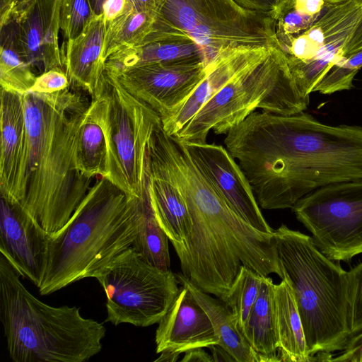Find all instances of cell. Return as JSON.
I'll list each match as a JSON object with an SVG mask.
<instances>
[{
    "label": "cell",
    "instance_id": "cell-14",
    "mask_svg": "<svg viewBox=\"0 0 362 362\" xmlns=\"http://www.w3.org/2000/svg\"><path fill=\"white\" fill-rule=\"evenodd\" d=\"M59 6L60 0H25L9 20L22 54L37 75L55 68L65 69L59 42Z\"/></svg>",
    "mask_w": 362,
    "mask_h": 362
},
{
    "label": "cell",
    "instance_id": "cell-8",
    "mask_svg": "<svg viewBox=\"0 0 362 362\" xmlns=\"http://www.w3.org/2000/svg\"><path fill=\"white\" fill-rule=\"evenodd\" d=\"M156 11L151 42H194L206 65L230 49L279 45L271 15L245 9L234 0H156Z\"/></svg>",
    "mask_w": 362,
    "mask_h": 362
},
{
    "label": "cell",
    "instance_id": "cell-17",
    "mask_svg": "<svg viewBox=\"0 0 362 362\" xmlns=\"http://www.w3.org/2000/svg\"><path fill=\"white\" fill-rule=\"evenodd\" d=\"M155 341L156 354L164 351L184 354L193 348L218 344L208 315L183 286L158 322Z\"/></svg>",
    "mask_w": 362,
    "mask_h": 362
},
{
    "label": "cell",
    "instance_id": "cell-5",
    "mask_svg": "<svg viewBox=\"0 0 362 362\" xmlns=\"http://www.w3.org/2000/svg\"><path fill=\"white\" fill-rule=\"evenodd\" d=\"M20 271L0 255V319L14 362H84L103 348L106 329L80 308L54 307L32 295Z\"/></svg>",
    "mask_w": 362,
    "mask_h": 362
},
{
    "label": "cell",
    "instance_id": "cell-15",
    "mask_svg": "<svg viewBox=\"0 0 362 362\" xmlns=\"http://www.w3.org/2000/svg\"><path fill=\"white\" fill-rule=\"evenodd\" d=\"M49 237L19 203L1 196L0 252L37 288L45 274Z\"/></svg>",
    "mask_w": 362,
    "mask_h": 362
},
{
    "label": "cell",
    "instance_id": "cell-35",
    "mask_svg": "<svg viewBox=\"0 0 362 362\" xmlns=\"http://www.w3.org/2000/svg\"><path fill=\"white\" fill-rule=\"evenodd\" d=\"M331 361L362 362V332L351 337L344 349Z\"/></svg>",
    "mask_w": 362,
    "mask_h": 362
},
{
    "label": "cell",
    "instance_id": "cell-36",
    "mask_svg": "<svg viewBox=\"0 0 362 362\" xmlns=\"http://www.w3.org/2000/svg\"><path fill=\"white\" fill-rule=\"evenodd\" d=\"M129 6L127 0H105L101 13L105 25L122 16Z\"/></svg>",
    "mask_w": 362,
    "mask_h": 362
},
{
    "label": "cell",
    "instance_id": "cell-45",
    "mask_svg": "<svg viewBox=\"0 0 362 362\" xmlns=\"http://www.w3.org/2000/svg\"><path fill=\"white\" fill-rule=\"evenodd\" d=\"M345 0H325L326 2H337V1H341Z\"/></svg>",
    "mask_w": 362,
    "mask_h": 362
},
{
    "label": "cell",
    "instance_id": "cell-37",
    "mask_svg": "<svg viewBox=\"0 0 362 362\" xmlns=\"http://www.w3.org/2000/svg\"><path fill=\"white\" fill-rule=\"evenodd\" d=\"M293 7L308 16L318 18L325 6V0H292Z\"/></svg>",
    "mask_w": 362,
    "mask_h": 362
},
{
    "label": "cell",
    "instance_id": "cell-38",
    "mask_svg": "<svg viewBox=\"0 0 362 362\" xmlns=\"http://www.w3.org/2000/svg\"><path fill=\"white\" fill-rule=\"evenodd\" d=\"M362 51V14L351 35L349 42L345 46L344 57H348Z\"/></svg>",
    "mask_w": 362,
    "mask_h": 362
},
{
    "label": "cell",
    "instance_id": "cell-18",
    "mask_svg": "<svg viewBox=\"0 0 362 362\" xmlns=\"http://www.w3.org/2000/svg\"><path fill=\"white\" fill-rule=\"evenodd\" d=\"M1 196L13 201L26 144L23 95L1 88Z\"/></svg>",
    "mask_w": 362,
    "mask_h": 362
},
{
    "label": "cell",
    "instance_id": "cell-7",
    "mask_svg": "<svg viewBox=\"0 0 362 362\" xmlns=\"http://www.w3.org/2000/svg\"><path fill=\"white\" fill-rule=\"evenodd\" d=\"M309 104L291 74L280 45L254 47L240 69L173 136L206 143L211 130L226 134L257 109L276 115L302 112Z\"/></svg>",
    "mask_w": 362,
    "mask_h": 362
},
{
    "label": "cell",
    "instance_id": "cell-43",
    "mask_svg": "<svg viewBox=\"0 0 362 362\" xmlns=\"http://www.w3.org/2000/svg\"><path fill=\"white\" fill-rule=\"evenodd\" d=\"M160 356L154 360L156 362H175L177 361L182 354L177 351H162Z\"/></svg>",
    "mask_w": 362,
    "mask_h": 362
},
{
    "label": "cell",
    "instance_id": "cell-19",
    "mask_svg": "<svg viewBox=\"0 0 362 362\" xmlns=\"http://www.w3.org/2000/svg\"><path fill=\"white\" fill-rule=\"evenodd\" d=\"M105 29L103 14L95 15L81 35L62 47L71 86L86 91L91 100L98 95L105 70L102 57Z\"/></svg>",
    "mask_w": 362,
    "mask_h": 362
},
{
    "label": "cell",
    "instance_id": "cell-41",
    "mask_svg": "<svg viewBox=\"0 0 362 362\" xmlns=\"http://www.w3.org/2000/svg\"><path fill=\"white\" fill-rule=\"evenodd\" d=\"M209 349L211 350L213 361H235L233 356L218 344L211 345Z\"/></svg>",
    "mask_w": 362,
    "mask_h": 362
},
{
    "label": "cell",
    "instance_id": "cell-44",
    "mask_svg": "<svg viewBox=\"0 0 362 362\" xmlns=\"http://www.w3.org/2000/svg\"><path fill=\"white\" fill-rule=\"evenodd\" d=\"M93 11L95 15H100L102 13L103 5L105 0H90Z\"/></svg>",
    "mask_w": 362,
    "mask_h": 362
},
{
    "label": "cell",
    "instance_id": "cell-23",
    "mask_svg": "<svg viewBox=\"0 0 362 362\" xmlns=\"http://www.w3.org/2000/svg\"><path fill=\"white\" fill-rule=\"evenodd\" d=\"M279 355L281 361L311 362L301 318L288 280L274 284Z\"/></svg>",
    "mask_w": 362,
    "mask_h": 362
},
{
    "label": "cell",
    "instance_id": "cell-24",
    "mask_svg": "<svg viewBox=\"0 0 362 362\" xmlns=\"http://www.w3.org/2000/svg\"><path fill=\"white\" fill-rule=\"evenodd\" d=\"M102 100L98 96L90 104L81 124L75 146L78 170L86 177H105L107 172V146L101 122Z\"/></svg>",
    "mask_w": 362,
    "mask_h": 362
},
{
    "label": "cell",
    "instance_id": "cell-34",
    "mask_svg": "<svg viewBox=\"0 0 362 362\" xmlns=\"http://www.w3.org/2000/svg\"><path fill=\"white\" fill-rule=\"evenodd\" d=\"M245 9L271 15L276 20L289 0H234Z\"/></svg>",
    "mask_w": 362,
    "mask_h": 362
},
{
    "label": "cell",
    "instance_id": "cell-9",
    "mask_svg": "<svg viewBox=\"0 0 362 362\" xmlns=\"http://www.w3.org/2000/svg\"><path fill=\"white\" fill-rule=\"evenodd\" d=\"M98 96L102 100L101 122L107 146L105 178L129 196L144 197L147 146L153 132L162 125L160 116L124 89L105 68Z\"/></svg>",
    "mask_w": 362,
    "mask_h": 362
},
{
    "label": "cell",
    "instance_id": "cell-1",
    "mask_svg": "<svg viewBox=\"0 0 362 362\" xmlns=\"http://www.w3.org/2000/svg\"><path fill=\"white\" fill-rule=\"evenodd\" d=\"M224 144L259 207L292 209L331 184L362 180V127L331 126L303 113L255 111L226 134Z\"/></svg>",
    "mask_w": 362,
    "mask_h": 362
},
{
    "label": "cell",
    "instance_id": "cell-28",
    "mask_svg": "<svg viewBox=\"0 0 362 362\" xmlns=\"http://www.w3.org/2000/svg\"><path fill=\"white\" fill-rule=\"evenodd\" d=\"M168 235L156 221L148 204L132 247L149 264L159 269L168 270Z\"/></svg>",
    "mask_w": 362,
    "mask_h": 362
},
{
    "label": "cell",
    "instance_id": "cell-10",
    "mask_svg": "<svg viewBox=\"0 0 362 362\" xmlns=\"http://www.w3.org/2000/svg\"><path fill=\"white\" fill-rule=\"evenodd\" d=\"M106 296L105 322L136 327L158 324L180 293L170 269L147 262L131 246L93 275Z\"/></svg>",
    "mask_w": 362,
    "mask_h": 362
},
{
    "label": "cell",
    "instance_id": "cell-42",
    "mask_svg": "<svg viewBox=\"0 0 362 362\" xmlns=\"http://www.w3.org/2000/svg\"><path fill=\"white\" fill-rule=\"evenodd\" d=\"M130 7L136 11H156V0H127Z\"/></svg>",
    "mask_w": 362,
    "mask_h": 362
},
{
    "label": "cell",
    "instance_id": "cell-3",
    "mask_svg": "<svg viewBox=\"0 0 362 362\" xmlns=\"http://www.w3.org/2000/svg\"><path fill=\"white\" fill-rule=\"evenodd\" d=\"M71 87L23 95L26 144L13 202L49 233L67 223L93 180L78 170L75 160L78 132L90 103Z\"/></svg>",
    "mask_w": 362,
    "mask_h": 362
},
{
    "label": "cell",
    "instance_id": "cell-12",
    "mask_svg": "<svg viewBox=\"0 0 362 362\" xmlns=\"http://www.w3.org/2000/svg\"><path fill=\"white\" fill-rule=\"evenodd\" d=\"M107 71L124 89L150 106L162 119L194 92L206 76L208 65L201 59H184Z\"/></svg>",
    "mask_w": 362,
    "mask_h": 362
},
{
    "label": "cell",
    "instance_id": "cell-20",
    "mask_svg": "<svg viewBox=\"0 0 362 362\" xmlns=\"http://www.w3.org/2000/svg\"><path fill=\"white\" fill-rule=\"evenodd\" d=\"M254 47H241L223 52L209 64L206 76L194 92L172 112L161 119L163 130L174 136L240 69Z\"/></svg>",
    "mask_w": 362,
    "mask_h": 362
},
{
    "label": "cell",
    "instance_id": "cell-25",
    "mask_svg": "<svg viewBox=\"0 0 362 362\" xmlns=\"http://www.w3.org/2000/svg\"><path fill=\"white\" fill-rule=\"evenodd\" d=\"M184 59L204 62L201 49L194 42L161 40L115 52L105 60V67L110 71H118L148 64Z\"/></svg>",
    "mask_w": 362,
    "mask_h": 362
},
{
    "label": "cell",
    "instance_id": "cell-32",
    "mask_svg": "<svg viewBox=\"0 0 362 362\" xmlns=\"http://www.w3.org/2000/svg\"><path fill=\"white\" fill-rule=\"evenodd\" d=\"M348 274L351 338L362 332V262Z\"/></svg>",
    "mask_w": 362,
    "mask_h": 362
},
{
    "label": "cell",
    "instance_id": "cell-33",
    "mask_svg": "<svg viewBox=\"0 0 362 362\" xmlns=\"http://www.w3.org/2000/svg\"><path fill=\"white\" fill-rule=\"evenodd\" d=\"M71 87L66 70L55 68L37 76L29 91L40 93H53Z\"/></svg>",
    "mask_w": 362,
    "mask_h": 362
},
{
    "label": "cell",
    "instance_id": "cell-29",
    "mask_svg": "<svg viewBox=\"0 0 362 362\" xmlns=\"http://www.w3.org/2000/svg\"><path fill=\"white\" fill-rule=\"evenodd\" d=\"M263 276L242 266L229 290L221 299L232 311L240 331L255 305Z\"/></svg>",
    "mask_w": 362,
    "mask_h": 362
},
{
    "label": "cell",
    "instance_id": "cell-40",
    "mask_svg": "<svg viewBox=\"0 0 362 362\" xmlns=\"http://www.w3.org/2000/svg\"><path fill=\"white\" fill-rule=\"evenodd\" d=\"M25 0H0V26L6 24L15 9Z\"/></svg>",
    "mask_w": 362,
    "mask_h": 362
},
{
    "label": "cell",
    "instance_id": "cell-21",
    "mask_svg": "<svg viewBox=\"0 0 362 362\" xmlns=\"http://www.w3.org/2000/svg\"><path fill=\"white\" fill-rule=\"evenodd\" d=\"M179 284L187 287L208 315L218 345L237 362H262L261 356L249 344L240 332L235 318L226 303L214 298L189 281L182 273L175 274Z\"/></svg>",
    "mask_w": 362,
    "mask_h": 362
},
{
    "label": "cell",
    "instance_id": "cell-16",
    "mask_svg": "<svg viewBox=\"0 0 362 362\" xmlns=\"http://www.w3.org/2000/svg\"><path fill=\"white\" fill-rule=\"evenodd\" d=\"M146 197L151 210L174 249L189 235L192 221L180 187L169 168L148 144Z\"/></svg>",
    "mask_w": 362,
    "mask_h": 362
},
{
    "label": "cell",
    "instance_id": "cell-13",
    "mask_svg": "<svg viewBox=\"0 0 362 362\" xmlns=\"http://www.w3.org/2000/svg\"><path fill=\"white\" fill-rule=\"evenodd\" d=\"M180 142L197 168L233 211L259 231H274L264 218L245 174L226 148L207 143Z\"/></svg>",
    "mask_w": 362,
    "mask_h": 362
},
{
    "label": "cell",
    "instance_id": "cell-30",
    "mask_svg": "<svg viewBox=\"0 0 362 362\" xmlns=\"http://www.w3.org/2000/svg\"><path fill=\"white\" fill-rule=\"evenodd\" d=\"M362 68V51L344 57L337 64L330 68L318 81L313 92L332 94L337 91L353 88V81L359 69Z\"/></svg>",
    "mask_w": 362,
    "mask_h": 362
},
{
    "label": "cell",
    "instance_id": "cell-31",
    "mask_svg": "<svg viewBox=\"0 0 362 362\" xmlns=\"http://www.w3.org/2000/svg\"><path fill=\"white\" fill-rule=\"evenodd\" d=\"M95 16L90 0H60L59 24L65 41L81 35Z\"/></svg>",
    "mask_w": 362,
    "mask_h": 362
},
{
    "label": "cell",
    "instance_id": "cell-22",
    "mask_svg": "<svg viewBox=\"0 0 362 362\" xmlns=\"http://www.w3.org/2000/svg\"><path fill=\"white\" fill-rule=\"evenodd\" d=\"M240 332L262 358V362L281 361L276 328L274 284L263 276L257 299Z\"/></svg>",
    "mask_w": 362,
    "mask_h": 362
},
{
    "label": "cell",
    "instance_id": "cell-4",
    "mask_svg": "<svg viewBox=\"0 0 362 362\" xmlns=\"http://www.w3.org/2000/svg\"><path fill=\"white\" fill-rule=\"evenodd\" d=\"M148 206L105 177L96 180L67 223L50 233L44 277L46 296L94 274L131 247Z\"/></svg>",
    "mask_w": 362,
    "mask_h": 362
},
{
    "label": "cell",
    "instance_id": "cell-27",
    "mask_svg": "<svg viewBox=\"0 0 362 362\" xmlns=\"http://www.w3.org/2000/svg\"><path fill=\"white\" fill-rule=\"evenodd\" d=\"M1 88L24 95L33 86L37 74L22 54L11 21L0 26Z\"/></svg>",
    "mask_w": 362,
    "mask_h": 362
},
{
    "label": "cell",
    "instance_id": "cell-39",
    "mask_svg": "<svg viewBox=\"0 0 362 362\" xmlns=\"http://www.w3.org/2000/svg\"><path fill=\"white\" fill-rule=\"evenodd\" d=\"M181 362H212L213 358L203 347L189 349L184 353Z\"/></svg>",
    "mask_w": 362,
    "mask_h": 362
},
{
    "label": "cell",
    "instance_id": "cell-11",
    "mask_svg": "<svg viewBox=\"0 0 362 362\" xmlns=\"http://www.w3.org/2000/svg\"><path fill=\"white\" fill-rule=\"evenodd\" d=\"M292 209L329 258L349 262L362 254V180L322 187Z\"/></svg>",
    "mask_w": 362,
    "mask_h": 362
},
{
    "label": "cell",
    "instance_id": "cell-2",
    "mask_svg": "<svg viewBox=\"0 0 362 362\" xmlns=\"http://www.w3.org/2000/svg\"><path fill=\"white\" fill-rule=\"evenodd\" d=\"M173 174L192 221L189 236L175 249L182 274L203 291L222 298L242 266L262 276L282 274L274 231L264 233L233 211L197 168L182 144L157 130L150 140Z\"/></svg>",
    "mask_w": 362,
    "mask_h": 362
},
{
    "label": "cell",
    "instance_id": "cell-26",
    "mask_svg": "<svg viewBox=\"0 0 362 362\" xmlns=\"http://www.w3.org/2000/svg\"><path fill=\"white\" fill-rule=\"evenodd\" d=\"M156 19V11H136L129 6L122 16L106 25L103 60L123 49L150 43Z\"/></svg>",
    "mask_w": 362,
    "mask_h": 362
},
{
    "label": "cell",
    "instance_id": "cell-46",
    "mask_svg": "<svg viewBox=\"0 0 362 362\" xmlns=\"http://www.w3.org/2000/svg\"><path fill=\"white\" fill-rule=\"evenodd\" d=\"M361 3H362V0H358Z\"/></svg>",
    "mask_w": 362,
    "mask_h": 362
},
{
    "label": "cell",
    "instance_id": "cell-6",
    "mask_svg": "<svg viewBox=\"0 0 362 362\" xmlns=\"http://www.w3.org/2000/svg\"><path fill=\"white\" fill-rule=\"evenodd\" d=\"M274 236L282 277L292 288L313 361L319 353L341 351L351 334L348 271L306 234L282 224Z\"/></svg>",
    "mask_w": 362,
    "mask_h": 362
}]
</instances>
